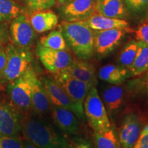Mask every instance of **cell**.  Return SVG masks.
<instances>
[{
    "label": "cell",
    "instance_id": "34",
    "mask_svg": "<svg viewBox=\"0 0 148 148\" xmlns=\"http://www.w3.org/2000/svg\"><path fill=\"white\" fill-rule=\"evenodd\" d=\"M5 47L6 45L0 47V75L4 69L7 61V53Z\"/></svg>",
    "mask_w": 148,
    "mask_h": 148
},
{
    "label": "cell",
    "instance_id": "25",
    "mask_svg": "<svg viewBox=\"0 0 148 148\" xmlns=\"http://www.w3.org/2000/svg\"><path fill=\"white\" fill-rule=\"evenodd\" d=\"M138 49V41L131 40L123 46L116 59L117 64L130 70L136 58Z\"/></svg>",
    "mask_w": 148,
    "mask_h": 148
},
{
    "label": "cell",
    "instance_id": "13",
    "mask_svg": "<svg viewBox=\"0 0 148 148\" xmlns=\"http://www.w3.org/2000/svg\"><path fill=\"white\" fill-rule=\"evenodd\" d=\"M95 12V0H72L60 9L61 18L68 22L84 21Z\"/></svg>",
    "mask_w": 148,
    "mask_h": 148
},
{
    "label": "cell",
    "instance_id": "18",
    "mask_svg": "<svg viewBox=\"0 0 148 148\" xmlns=\"http://www.w3.org/2000/svg\"><path fill=\"white\" fill-rule=\"evenodd\" d=\"M95 10L106 17L130 19L123 0H95Z\"/></svg>",
    "mask_w": 148,
    "mask_h": 148
},
{
    "label": "cell",
    "instance_id": "5",
    "mask_svg": "<svg viewBox=\"0 0 148 148\" xmlns=\"http://www.w3.org/2000/svg\"><path fill=\"white\" fill-rule=\"evenodd\" d=\"M33 71L31 66L23 75L7 84L10 103L21 114H27L31 110V77Z\"/></svg>",
    "mask_w": 148,
    "mask_h": 148
},
{
    "label": "cell",
    "instance_id": "23",
    "mask_svg": "<svg viewBox=\"0 0 148 148\" xmlns=\"http://www.w3.org/2000/svg\"><path fill=\"white\" fill-rule=\"evenodd\" d=\"M130 19L139 24L148 18V0H123Z\"/></svg>",
    "mask_w": 148,
    "mask_h": 148
},
{
    "label": "cell",
    "instance_id": "7",
    "mask_svg": "<svg viewBox=\"0 0 148 148\" xmlns=\"http://www.w3.org/2000/svg\"><path fill=\"white\" fill-rule=\"evenodd\" d=\"M143 129V120L138 111L126 109L122 115L119 129L121 148H133Z\"/></svg>",
    "mask_w": 148,
    "mask_h": 148
},
{
    "label": "cell",
    "instance_id": "28",
    "mask_svg": "<svg viewBox=\"0 0 148 148\" xmlns=\"http://www.w3.org/2000/svg\"><path fill=\"white\" fill-rule=\"evenodd\" d=\"M29 14L36 11L48 10L56 4V0H24Z\"/></svg>",
    "mask_w": 148,
    "mask_h": 148
},
{
    "label": "cell",
    "instance_id": "1",
    "mask_svg": "<svg viewBox=\"0 0 148 148\" xmlns=\"http://www.w3.org/2000/svg\"><path fill=\"white\" fill-rule=\"evenodd\" d=\"M21 133L24 138L39 148H67L69 140L48 122L21 114Z\"/></svg>",
    "mask_w": 148,
    "mask_h": 148
},
{
    "label": "cell",
    "instance_id": "12",
    "mask_svg": "<svg viewBox=\"0 0 148 148\" xmlns=\"http://www.w3.org/2000/svg\"><path fill=\"white\" fill-rule=\"evenodd\" d=\"M51 75L74 102L84 107V99L92 86L74 78L64 70Z\"/></svg>",
    "mask_w": 148,
    "mask_h": 148
},
{
    "label": "cell",
    "instance_id": "27",
    "mask_svg": "<svg viewBox=\"0 0 148 148\" xmlns=\"http://www.w3.org/2000/svg\"><path fill=\"white\" fill-rule=\"evenodd\" d=\"M20 14L19 6L14 0H0V22L14 19Z\"/></svg>",
    "mask_w": 148,
    "mask_h": 148
},
{
    "label": "cell",
    "instance_id": "3",
    "mask_svg": "<svg viewBox=\"0 0 148 148\" xmlns=\"http://www.w3.org/2000/svg\"><path fill=\"white\" fill-rule=\"evenodd\" d=\"M5 49L7 61L0 75L1 84H8L23 75L32 66L33 61L30 49L16 47L12 42H8Z\"/></svg>",
    "mask_w": 148,
    "mask_h": 148
},
{
    "label": "cell",
    "instance_id": "14",
    "mask_svg": "<svg viewBox=\"0 0 148 148\" xmlns=\"http://www.w3.org/2000/svg\"><path fill=\"white\" fill-rule=\"evenodd\" d=\"M31 110L37 115H45L51 110L52 105L49 101L41 80L38 78L34 70L31 77Z\"/></svg>",
    "mask_w": 148,
    "mask_h": 148
},
{
    "label": "cell",
    "instance_id": "8",
    "mask_svg": "<svg viewBox=\"0 0 148 148\" xmlns=\"http://www.w3.org/2000/svg\"><path fill=\"white\" fill-rule=\"evenodd\" d=\"M134 32L132 28H114L94 30L95 53L99 58L106 57L119 47L127 34Z\"/></svg>",
    "mask_w": 148,
    "mask_h": 148
},
{
    "label": "cell",
    "instance_id": "2",
    "mask_svg": "<svg viewBox=\"0 0 148 148\" xmlns=\"http://www.w3.org/2000/svg\"><path fill=\"white\" fill-rule=\"evenodd\" d=\"M58 29L63 35L70 51L80 60H88L95 54L94 30L84 21H62Z\"/></svg>",
    "mask_w": 148,
    "mask_h": 148
},
{
    "label": "cell",
    "instance_id": "24",
    "mask_svg": "<svg viewBox=\"0 0 148 148\" xmlns=\"http://www.w3.org/2000/svg\"><path fill=\"white\" fill-rule=\"evenodd\" d=\"M148 69V45L138 41V49L130 69V76H138Z\"/></svg>",
    "mask_w": 148,
    "mask_h": 148
},
{
    "label": "cell",
    "instance_id": "35",
    "mask_svg": "<svg viewBox=\"0 0 148 148\" xmlns=\"http://www.w3.org/2000/svg\"><path fill=\"white\" fill-rule=\"evenodd\" d=\"M22 140V144H23V148H39L37 146H36L34 144L29 142V140H27L25 138H23Z\"/></svg>",
    "mask_w": 148,
    "mask_h": 148
},
{
    "label": "cell",
    "instance_id": "38",
    "mask_svg": "<svg viewBox=\"0 0 148 148\" xmlns=\"http://www.w3.org/2000/svg\"><path fill=\"white\" fill-rule=\"evenodd\" d=\"M72 1V0H69V1Z\"/></svg>",
    "mask_w": 148,
    "mask_h": 148
},
{
    "label": "cell",
    "instance_id": "6",
    "mask_svg": "<svg viewBox=\"0 0 148 148\" xmlns=\"http://www.w3.org/2000/svg\"><path fill=\"white\" fill-rule=\"evenodd\" d=\"M52 106L62 107L73 112L78 119L84 121L85 114L84 107L79 106L72 100L63 88L51 76L44 75L40 78Z\"/></svg>",
    "mask_w": 148,
    "mask_h": 148
},
{
    "label": "cell",
    "instance_id": "16",
    "mask_svg": "<svg viewBox=\"0 0 148 148\" xmlns=\"http://www.w3.org/2000/svg\"><path fill=\"white\" fill-rule=\"evenodd\" d=\"M124 96V88L119 84L110 85L103 90L102 101L110 119L116 117L121 110Z\"/></svg>",
    "mask_w": 148,
    "mask_h": 148
},
{
    "label": "cell",
    "instance_id": "21",
    "mask_svg": "<svg viewBox=\"0 0 148 148\" xmlns=\"http://www.w3.org/2000/svg\"><path fill=\"white\" fill-rule=\"evenodd\" d=\"M98 76L101 80L111 84H122L130 76L128 69L119 64H108L100 68L98 72Z\"/></svg>",
    "mask_w": 148,
    "mask_h": 148
},
{
    "label": "cell",
    "instance_id": "17",
    "mask_svg": "<svg viewBox=\"0 0 148 148\" xmlns=\"http://www.w3.org/2000/svg\"><path fill=\"white\" fill-rule=\"evenodd\" d=\"M74 78L83 82L90 86H96L97 79L95 66L85 60L74 59L73 62L64 69Z\"/></svg>",
    "mask_w": 148,
    "mask_h": 148
},
{
    "label": "cell",
    "instance_id": "9",
    "mask_svg": "<svg viewBox=\"0 0 148 148\" xmlns=\"http://www.w3.org/2000/svg\"><path fill=\"white\" fill-rule=\"evenodd\" d=\"M9 31L12 42L16 47L30 49L36 39L37 33L26 14L21 13L12 19Z\"/></svg>",
    "mask_w": 148,
    "mask_h": 148
},
{
    "label": "cell",
    "instance_id": "36",
    "mask_svg": "<svg viewBox=\"0 0 148 148\" xmlns=\"http://www.w3.org/2000/svg\"><path fill=\"white\" fill-rule=\"evenodd\" d=\"M145 86H146V88H147V89L148 90V78H147L145 79Z\"/></svg>",
    "mask_w": 148,
    "mask_h": 148
},
{
    "label": "cell",
    "instance_id": "29",
    "mask_svg": "<svg viewBox=\"0 0 148 148\" xmlns=\"http://www.w3.org/2000/svg\"><path fill=\"white\" fill-rule=\"evenodd\" d=\"M134 32L137 41L143 42L148 45V18L138 24L137 28L134 30Z\"/></svg>",
    "mask_w": 148,
    "mask_h": 148
},
{
    "label": "cell",
    "instance_id": "10",
    "mask_svg": "<svg viewBox=\"0 0 148 148\" xmlns=\"http://www.w3.org/2000/svg\"><path fill=\"white\" fill-rule=\"evenodd\" d=\"M36 54L44 67L51 74L59 73L71 64L75 58L70 50H55L37 45Z\"/></svg>",
    "mask_w": 148,
    "mask_h": 148
},
{
    "label": "cell",
    "instance_id": "20",
    "mask_svg": "<svg viewBox=\"0 0 148 148\" xmlns=\"http://www.w3.org/2000/svg\"><path fill=\"white\" fill-rule=\"evenodd\" d=\"M84 22L92 29L97 31L114 28H131L127 20L106 17L96 12Z\"/></svg>",
    "mask_w": 148,
    "mask_h": 148
},
{
    "label": "cell",
    "instance_id": "37",
    "mask_svg": "<svg viewBox=\"0 0 148 148\" xmlns=\"http://www.w3.org/2000/svg\"><path fill=\"white\" fill-rule=\"evenodd\" d=\"M147 78H148V69H147V71H146V73H145V79H146Z\"/></svg>",
    "mask_w": 148,
    "mask_h": 148
},
{
    "label": "cell",
    "instance_id": "11",
    "mask_svg": "<svg viewBox=\"0 0 148 148\" xmlns=\"http://www.w3.org/2000/svg\"><path fill=\"white\" fill-rule=\"evenodd\" d=\"M21 114L10 102L0 100V136L19 137Z\"/></svg>",
    "mask_w": 148,
    "mask_h": 148
},
{
    "label": "cell",
    "instance_id": "4",
    "mask_svg": "<svg viewBox=\"0 0 148 148\" xmlns=\"http://www.w3.org/2000/svg\"><path fill=\"white\" fill-rule=\"evenodd\" d=\"M83 106L85 117L93 132H102L112 127L106 107L99 97L96 86L90 88Z\"/></svg>",
    "mask_w": 148,
    "mask_h": 148
},
{
    "label": "cell",
    "instance_id": "32",
    "mask_svg": "<svg viewBox=\"0 0 148 148\" xmlns=\"http://www.w3.org/2000/svg\"><path fill=\"white\" fill-rule=\"evenodd\" d=\"M133 148H148V123L143 127Z\"/></svg>",
    "mask_w": 148,
    "mask_h": 148
},
{
    "label": "cell",
    "instance_id": "33",
    "mask_svg": "<svg viewBox=\"0 0 148 148\" xmlns=\"http://www.w3.org/2000/svg\"><path fill=\"white\" fill-rule=\"evenodd\" d=\"M10 35L8 25L4 23H0V47L5 46L10 42Z\"/></svg>",
    "mask_w": 148,
    "mask_h": 148
},
{
    "label": "cell",
    "instance_id": "31",
    "mask_svg": "<svg viewBox=\"0 0 148 148\" xmlns=\"http://www.w3.org/2000/svg\"><path fill=\"white\" fill-rule=\"evenodd\" d=\"M67 148H93L91 141L82 136H74L69 140Z\"/></svg>",
    "mask_w": 148,
    "mask_h": 148
},
{
    "label": "cell",
    "instance_id": "39",
    "mask_svg": "<svg viewBox=\"0 0 148 148\" xmlns=\"http://www.w3.org/2000/svg\"><path fill=\"white\" fill-rule=\"evenodd\" d=\"M58 1H59V0H58Z\"/></svg>",
    "mask_w": 148,
    "mask_h": 148
},
{
    "label": "cell",
    "instance_id": "19",
    "mask_svg": "<svg viewBox=\"0 0 148 148\" xmlns=\"http://www.w3.org/2000/svg\"><path fill=\"white\" fill-rule=\"evenodd\" d=\"M28 17L36 33H43L51 30L58 23V16L49 9L32 12Z\"/></svg>",
    "mask_w": 148,
    "mask_h": 148
},
{
    "label": "cell",
    "instance_id": "30",
    "mask_svg": "<svg viewBox=\"0 0 148 148\" xmlns=\"http://www.w3.org/2000/svg\"><path fill=\"white\" fill-rule=\"evenodd\" d=\"M0 148H23L20 137L0 136Z\"/></svg>",
    "mask_w": 148,
    "mask_h": 148
},
{
    "label": "cell",
    "instance_id": "26",
    "mask_svg": "<svg viewBox=\"0 0 148 148\" xmlns=\"http://www.w3.org/2000/svg\"><path fill=\"white\" fill-rule=\"evenodd\" d=\"M39 44L42 47L55 50H70L63 35L59 29L51 31L45 36L40 37Z\"/></svg>",
    "mask_w": 148,
    "mask_h": 148
},
{
    "label": "cell",
    "instance_id": "22",
    "mask_svg": "<svg viewBox=\"0 0 148 148\" xmlns=\"http://www.w3.org/2000/svg\"><path fill=\"white\" fill-rule=\"evenodd\" d=\"M93 148H121L118 133L114 125L102 132H93Z\"/></svg>",
    "mask_w": 148,
    "mask_h": 148
},
{
    "label": "cell",
    "instance_id": "15",
    "mask_svg": "<svg viewBox=\"0 0 148 148\" xmlns=\"http://www.w3.org/2000/svg\"><path fill=\"white\" fill-rule=\"evenodd\" d=\"M51 114L55 124L64 134L74 135L78 132V118L71 110L62 107L52 106Z\"/></svg>",
    "mask_w": 148,
    "mask_h": 148
}]
</instances>
